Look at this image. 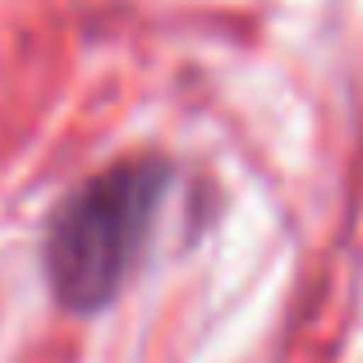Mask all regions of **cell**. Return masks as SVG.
Masks as SVG:
<instances>
[{
    "mask_svg": "<svg viewBox=\"0 0 363 363\" xmlns=\"http://www.w3.org/2000/svg\"><path fill=\"white\" fill-rule=\"evenodd\" d=\"M161 194V170L152 161H120L79 189L60 207L51 230V281L69 308H101L147 235Z\"/></svg>",
    "mask_w": 363,
    "mask_h": 363,
    "instance_id": "cell-1",
    "label": "cell"
}]
</instances>
